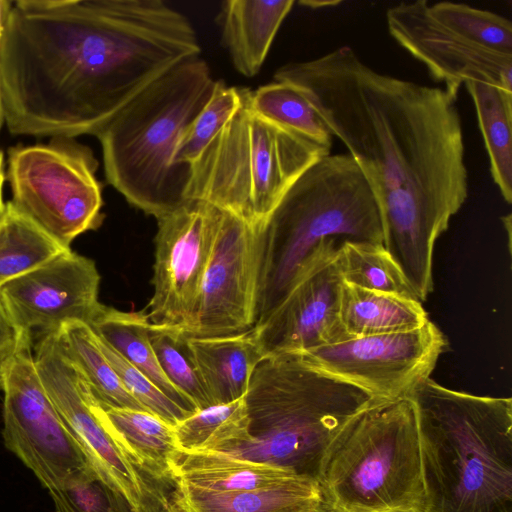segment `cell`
Listing matches in <instances>:
<instances>
[{
  "label": "cell",
  "instance_id": "obj_1",
  "mask_svg": "<svg viewBox=\"0 0 512 512\" xmlns=\"http://www.w3.org/2000/svg\"><path fill=\"white\" fill-rule=\"evenodd\" d=\"M354 159L376 199L383 245L420 302L433 291V253L468 197L457 97L374 70L340 46L280 66Z\"/></svg>",
  "mask_w": 512,
  "mask_h": 512
},
{
  "label": "cell",
  "instance_id": "obj_2",
  "mask_svg": "<svg viewBox=\"0 0 512 512\" xmlns=\"http://www.w3.org/2000/svg\"><path fill=\"white\" fill-rule=\"evenodd\" d=\"M189 19L161 0H16L0 41L12 135H94L178 64L199 56Z\"/></svg>",
  "mask_w": 512,
  "mask_h": 512
},
{
  "label": "cell",
  "instance_id": "obj_3",
  "mask_svg": "<svg viewBox=\"0 0 512 512\" xmlns=\"http://www.w3.org/2000/svg\"><path fill=\"white\" fill-rule=\"evenodd\" d=\"M407 398L418 428L422 512H512V399L431 378Z\"/></svg>",
  "mask_w": 512,
  "mask_h": 512
},
{
  "label": "cell",
  "instance_id": "obj_4",
  "mask_svg": "<svg viewBox=\"0 0 512 512\" xmlns=\"http://www.w3.org/2000/svg\"><path fill=\"white\" fill-rule=\"evenodd\" d=\"M244 398L251 438L230 454L316 482L336 435L382 400L313 369L295 353L265 357L253 371Z\"/></svg>",
  "mask_w": 512,
  "mask_h": 512
},
{
  "label": "cell",
  "instance_id": "obj_5",
  "mask_svg": "<svg viewBox=\"0 0 512 512\" xmlns=\"http://www.w3.org/2000/svg\"><path fill=\"white\" fill-rule=\"evenodd\" d=\"M216 80L200 56L164 74L97 134L106 181L156 219L178 206L188 167L174 165L179 140L210 98Z\"/></svg>",
  "mask_w": 512,
  "mask_h": 512
},
{
  "label": "cell",
  "instance_id": "obj_6",
  "mask_svg": "<svg viewBox=\"0 0 512 512\" xmlns=\"http://www.w3.org/2000/svg\"><path fill=\"white\" fill-rule=\"evenodd\" d=\"M330 239L383 244L376 199L348 153L311 165L265 222L256 323L277 307Z\"/></svg>",
  "mask_w": 512,
  "mask_h": 512
},
{
  "label": "cell",
  "instance_id": "obj_7",
  "mask_svg": "<svg viewBox=\"0 0 512 512\" xmlns=\"http://www.w3.org/2000/svg\"><path fill=\"white\" fill-rule=\"evenodd\" d=\"M317 484L329 512H422L415 411L382 399L353 417L328 447Z\"/></svg>",
  "mask_w": 512,
  "mask_h": 512
},
{
  "label": "cell",
  "instance_id": "obj_8",
  "mask_svg": "<svg viewBox=\"0 0 512 512\" xmlns=\"http://www.w3.org/2000/svg\"><path fill=\"white\" fill-rule=\"evenodd\" d=\"M250 91L188 166L182 196L264 225L299 176L330 151L255 113Z\"/></svg>",
  "mask_w": 512,
  "mask_h": 512
},
{
  "label": "cell",
  "instance_id": "obj_9",
  "mask_svg": "<svg viewBox=\"0 0 512 512\" xmlns=\"http://www.w3.org/2000/svg\"><path fill=\"white\" fill-rule=\"evenodd\" d=\"M391 37L444 85L486 82L512 93V23L463 3L400 2L386 11Z\"/></svg>",
  "mask_w": 512,
  "mask_h": 512
},
{
  "label": "cell",
  "instance_id": "obj_10",
  "mask_svg": "<svg viewBox=\"0 0 512 512\" xmlns=\"http://www.w3.org/2000/svg\"><path fill=\"white\" fill-rule=\"evenodd\" d=\"M92 149L71 137L8 148L10 203L66 248L103 222L102 184Z\"/></svg>",
  "mask_w": 512,
  "mask_h": 512
},
{
  "label": "cell",
  "instance_id": "obj_11",
  "mask_svg": "<svg viewBox=\"0 0 512 512\" xmlns=\"http://www.w3.org/2000/svg\"><path fill=\"white\" fill-rule=\"evenodd\" d=\"M33 339L26 334L0 367L3 438L48 490L90 466L64 426L38 375Z\"/></svg>",
  "mask_w": 512,
  "mask_h": 512
},
{
  "label": "cell",
  "instance_id": "obj_12",
  "mask_svg": "<svg viewBox=\"0 0 512 512\" xmlns=\"http://www.w3.org/2000/svg\"><path fill=\"white\" fill-rule=\"evenodd\" d=\"M447 348L443 332L428 320L414 329L351 337L295 354L319 372L395 400L430 378Z\"/></svg>",
  "mask_w": 512,
  "mask_h": 512
},
{
  "label": "cell",
  "instance_id": "obj_13",
  "mask_svg": "<svg viewBox=\"0 0 512 512\" xmlns=\"http://www.w3.org/2000/svg\"><path fill=\"white\" fill-rule=\"evenodd\" d=\"M263 226L222 211L187 336H226L255 325Z\"/></svg>",
  "mask_w": 512,
  "mask_h": 512
},
{
  "label": "cell",
  "instance_id": "obj_14",
  "mask_svg": "<svg viewBox=\"0 0 512 512\" xmlns=\"http://www.w3.org/2000/svg\"><path fill=\"white\" fill-rule=\"evenodd\" d=\"M221 214L206 202L183 200L156 219L150 323L189 327Z\"/></svg>",
  "mask_w": 512,
  "mask_h": 512
},
{
  "label": "cell",
  "instance_id": "obj_15",
  "mask_svg": "<svg viewBox=\"0 0 512 512\" xmlns=\"http://www.w3.org/2000/svg\"><path fill=\"white\" fill-rule=\"evenodd\" d=\"M341 243L328 240L277 307L253 326L265 357L301 353L350 338L340 319Z\"/></svg>",
  "mask_w": 512,
  "mask_h": 512
},
{
  "label": "cell",
  "instance_id": "obj_16",
  "mask_svg": "<svg viewBox=\"0 0 512 512\" xmlns=\"http://www.w3.org/2000/svg\"><path fill=\"white\" fill-rule=\"evenodd\" d=\"M35 340L33 357L38 375L64 426L90 466L136 509V470L101 422L97 400L87 382L63 351L55 332Z\"/></svg>",
  "mask_w": 512,
  "mask_h": 512
},
{
  "label": "cell",
  "instance_id": "obj_17",
  "mask_svg": "<svg viewBox=\"0 0 512 512\" xmlns=\"http://www.w3.org/2000/svg\"><path fill=\"white\" fill-rule=\"evenodd\" d=\"M95 262L67 249L0 286V298L22 333L35 340L69 321L91 322L100 306Z\"/></svg>",
  "mask_w": 512,
  "mask_h": 512
},
{
  "label": "cell",
  "instance_id": "obj_18",
  "mask_svg": "<svg viewBox=\"0 0 512 512\" xmlns=\"http://www.w3.org/2000/svg\"><path fill=\"white\" fill-rule=\"evenodd\" d=\"M187 342L212 405L244 397L253 371L265 358L254 327L226 336H188Z\"/></svg>",
  "mask_w": 512,
  "mask_h": 512
},
{
  "label": "cell",
  "instance_id": "obj_19",
  "mask_svg": "<svg viewBox=\"0 0 512 512\" xmlns=\"http://www.w3.org/2000/svg\"><path fill=\"white\" fill-rule=\"evenodd\" d=\"M293 0H227L218 14L221 41L234 68L243 76L257 75Z\"/></svg>",
  "mask_w": 512,
  "mask_h": 512
},
{
  "label": "cell",
  "instance_id": "obj_20",
  "mask_svg": "<svg viewBox=\"0 0 512 512\" xmlns=\"http://www.w3.org/2000/svg\"><path fill=\"white\" fill-rule=\"evenodd\" d=\"M96 410L111 438L134 467L173 484L179 455L173 426L147 411L101 407L98 402Z\"/></svg>",
  "mask_w": 512,
  "mask_h": 512
},
{
  "label": "cell",
  "instance_id": "obj_21",
  "mask_svg": "<svg viewBox=\"0 0 512 512\" xmlns=\"http://www.w3.org/2000/svg\"><path fill=\"white\" fill-rule=\"evenodd\" d=\"M170 497L176 512H303L321 503L317 482L303 477L232 493L203 492L173 483Z\"/></svg>",
  "mask_w": 512,
  "mask_h": 512
},
{
  "label": "cell",
  "instance_id": "obj_22",
  "mask_svg": "<svg viewBox=\"0 0 512 512\" xmlns=\"http://www.w3.org/2000/svg\"><path fill=\"white\" fill-rule=\"evenodd\" d=\"M294 477L300 476L224 452H179L173 483L203 492L232 493L270 487Z\"/></svg>",
  "mask_w": 512,
  "mask_h": 512
},
{
  "label": "cell",
  "instance_id": "obj_23",
  "mask_svg": "<svg viewBox=\"0 0 512 512\" xmlns=\"http://www.w3.org/2000/svg\"><path fill=\"white\" fill-rule=\"evenodd\" d=\"M146 309L124 312L101 305L88 324L95 335L146 375L164 394L190 413L195 406L178 391L161 370L149 340Z\"/></svg>",
  "mask_w": 512,
  "mask_h": 512
},
{
  "label": "cell",
  "instance_id": "obj_24",
  "mask_svg": "<svg viewBox=\"0 0 512 512\" xmlns=\"http://www.w3.org/2000/svg\"><path fill=\"white\" fill-rule=\"evenodd\" d=\"M340 319L351 338L414 329L425 324L429 317L419 300L371 291L343 281Z\"/></svg>",
  "mask_w": 512,
  "mask_h": 512
},
{
  "label": "cell",
  "instance_id": "obj_25",
  "mask_svg": "<svg viewBox=\"0 0 512 512\" xmlns=\"http://www.w3.org/2000/svg\"><path fill=\"white\" fill-rule=\"evenodd\" d=\"M470 94L490 163L504 200L512 202V93L486 82L464 84Z\"/></svg>",
  "mask_w": 512,
  "mask_h": 512
},
{
  "label": "cell",
  "instance_id": "obj_26",
  "mask_svg": "<svg viewBox=\"0 0 512 512\" xmlns=\"http://www.w3.org/2000/svg\"><path fill=\"white\" fill-rule=\"evenodd\" d=\"M55 333L63 351L82 374L101 407L147 411L121 383L89 325L69 321Z\"/></svg>",
  "mask_w": 512,
  "mask_h": 512
},
{
  "label": "cell",
  "instance_id": "obj_27",
  "mask_svg": "<svg viewBox=\"0 0 512 512\" xmlns=\"http://www.w3.org/2000/svg\"><path fill=\"white\" fill-rule=\"evenodd\" d=\"M173 432L180 453L228 452L251 438L245 398L198 410Z\"/></svg>",
  "mask_w": 512,
  "mask_h": 512
},
{
  "label": "cell",
  "instance_id": "obj_28",
  "mask_svg": "<svg viewBox=\"0 0 512 512\" xmlns=\"http://www.w3.org/2000/svg\"><path fill=\"white\" fill-rule=\"evenodd\" d=\"M67 249L7 202L0 220V286Z\"/></svg>",
  "mask_w": 512,
  "mask_h": 512
},
{
  "label": "cell",
  "instance_id": "obj_29",
  "mask_svg": "<svg viewBox=\"0 0 512 512\" xmlns=\"http://www.w3.org/2000/svg\"><path fill=\"white\" fill-rule=\"evenodd\" d=\"M253 111L270 122L331 150L333 135L306 97L294 86L274 81L250 91Z\"/></svg>",
  "mask_w": 512,
  "mask_h": 512
},
{
  "label": "cell",
  "instance_id": "obj_30",
  "mask_svg": "<svg viewBox=\"0 0 512 512\" xmlns=\"http://www.w3.org/2000/svg\"><path fill=\"white\" fill-rule=\"evenodd\" d=\"M338 264L345 283L418 300L383 244L343 241L339 246Z\"/></svg>",
  "mask_w": 512,
  "mask_h": 512
},
{
  "label": "cell",
  "instance_id": "obj_31",
  "mask_svg": "<svg viewBox=\"0 0 512 512\" xmlns=\"http://www.w3.org/2000/svg\"><path fill=\"white\" fill-rule=\"evenodd\" d=\"M245 87L228 86L216 80L203 108L183 132L174 155V165L188 167L235 115L243 104Z\"/></svg>",
  "mask_w": 512,
  "mask_h": 512
},
{
  "label": "cell",
  "instance_id": "obj_32",
  "mask_svg": "<svg viewBox=\"0 0 512 512\" xmlns=\"http://www.w3.org/2000/svg\"><path fill=\"white\" fill-rule=\"evenodd\" d=\"M149 340L159 366L196 410L212 406L193 363L188 336L180 327L149 324Z\"/></svg>",
  "mask_w": 512,
  "mask_h": 512
},
{
  "label": "cell",
  "instance_id": "obj_33",
  "mask_svg": "<svg viewBox=\"0 0 512 512\" xmlns=\"http://www.w3.org/2000/svg\"><path fill=\"white\" fill-rule=\"evenodd\" d=\"M56 512H135L127 498L92 467L49 490Z\"/></svg>",
  "mask_w": 512,
  "mask_h": 512
},
{
  "label": "cell",
  "instance_id": "obj_34",
  "mask_svg": "<svg viewBox=\"0 0 512 512\" xmlns=\"http://www.w3.org/2000/svg\"><path fill=\"white\" fill-rule=\"evenodd\" d=\"M97 339L101 350L121 383L148 412L158 416L171 426L193 414L170 399L146 375L127 362L112 347L98 337Z\"/></svg>",
  "mask_w": 512,
  "mask_h": 512
},
{
  "label": "cell",
  "instance_id": "obj_35",
  "mask_svg": "<svg viewBox=\"0 0 512 512\" xmlns=\"http://www.w3.org/2000/svg\"><path fill=\"white\" fill-rule=\"evenodd\" d=\"M134 468L139 482L138 504L135 512H176L170 497L173 484Z\"/></svg>",
  "mask_w": 512,
  "mask_h": 512
},
{
  "label": "cell",
  "instance_id": "obj_36",
  "mask_svg": "<svg viewBox=\"0 0 512 512\" xmlns=\"http://www.w3.org/2000/svg\"><path fill=\"white\" fill-rule=\"evenodd\" d=\"M26 334L14 325L0 298V367L16 351Z\"/></svg>",
  "mask_w": 512,
  "mask_h": 512
},
{
  "label": "cell",
  "instance_id": "obj_37",
  "mask_svg": "<svg viewBox=\"0 0 512 512\" xmlns=\"http://www.w3.org/2000/svg\"><path fill=\"white\" fill-rule=\"evenodd\" d=\"M6 181V167H5V159H4V153L0 149V220L3 217L5 210H6V203L3 199V188L4 183Z\"/></svg>",
  "mask_w": 512,
  "mask_h": 512
},
{
  "label": "cell",
  "instance_id": "obj_38",
  "mask_svg": "<svg viewBox=\"0 0 512 512\" xmlns=\"http://www.w3.org/2000/svg\"><path fill=\"white\" fill-rule=\"evenodd\" d=\"M9 4H10V0H0V41H1L3 21H4L6 11L9 7ZM3 125H4V113H3V106H2L1 83H0V131H1Z\"/></svg>",
  "mask_w": 512,
  "mask_h": 512
},
{
  "label": "cell",
  "instance_id": "obj_39",
  "mask_svg": "<svg viewBox=\"0 0 512 512\" xmlns=\"http://www.w3.org/2000/svg\"><path fill=\"white\" fill-rule=\"evenodd\" d=\"M341 2L340 1H300L299 4L301 5H304V6H307L309 8H312V9H317V8H324V7H329V6H335V5H338L340 4Z\"/></svg>",
  "mask_w": 512,
  "mask_h": 512
},
{
  "label": "cell",
  "instance_id": "obj_40",
  "mask_svg": "<svg viewBox=\"0 0 512 512\" xmlns=\"http://www.w3.org/2000/svg\"><path fill=\"white\" fill-rule=\"evenodd\" d=\"M303 512H329L322 503Z\"/></svg>",
  "mask_w": 512,
  "mask_h": 512
}]
</instances>
